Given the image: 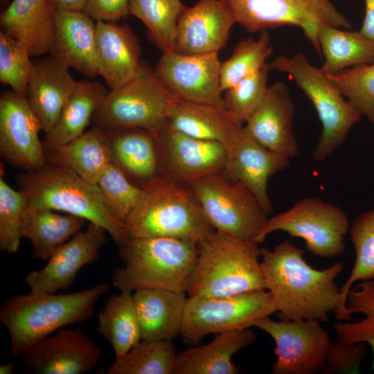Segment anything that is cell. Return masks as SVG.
Instances as JSON below:
<instances>
[{
  "label": "cell",
  "instance_id": "cell-21",
  "mask_svg": "<svg viewBox=\"0 0 374 374\" xmlns=\"http://www.w3.org/2000/svg\"><path fill=\"white\" fill-rule=\"evenodd\" d=\"M294 113L287 86L276 82L268 87L244 127L263 147L290 159L299 152L292 129Z\"/></svg>",
  "mask_w": 374,
  "mask_h": 374
},
{
  "label": "cell",
  "instance_id": "cell-23",
  "mask_svg": "<svg viewBox=\"0 0 374 374\" xmlns=\"http://www.w3.org/2000/svg\"><path fill=\"white\" fill-rule=\"evenodd\" d=\"M96 48L98 75L110 90L125 84L139 71L141 46L128 26L96 21Z\"/></svg>",
  "mask_w": 374,
  "mask_h": 374
},
{
  "label": "cell",
  "instance_id": "cell-24",
  "mask_svg": "<svg viewBox=\"0 0 374 374\" xmlns=\"http://www.w3.org/2000/svg\"><path fill=\"white\" fill-rule=\"evenodd\" d=\"M32 62L27 99L46 134L55 124L77 81L69 68L50 54Z\"/></svg>",
  "mask_w": 374,
  "mask_h": 374
},
{
  "label": "cell",
  "instance_id": "cell-22",
  "mask_svg": "<svg viewBox=\"0 0 374 374\" xmlns=\"http://www.w3.org/2000/svg\"><path fill=\"white\" fill-rule=\"evenodd\" d=\"M49 54L88 78L98 75L93 19L84 11L57 10Z\"/></svg>",
  "mask_w": 374,
  "mask_h": 374
},
{
  "label": "cell",
  "instance_id": "cell-15",
  "mask_svg": "<svg viewBox=\"0 0 374 374\" xmlns=\"http://www.w3.org/2000/svg\"><path fill=\"white\" fill-rule=\"evenodd\" d=\"M222 62L218 53L163 52L154 71L172 93L184 101L224 107Z\"/></svg>",
  "mask_w": 374,
  "mask_h": 374
},
{
  "label": "cell",
  "instance_id": "cell-50",
  "mask_svg": "<svg viewBox=\"0 0 374 374\" xmlns=\"http://www.w3.org/2000/svg\"><path fill=\"white\" fill-rule=\"evenodd\" d=\"M12 1V0H0L1 8L5 9Z\"/></svg>",
  "mask_w": 374,
  "mask_h": 374
},
{
  "label": "cell",
  "instance_id": "cell-33",
  "mask_svg": "<svg viewBox=\"0 0 374 374\" xmlns=\"http://www.w3.org/2000/svg\"><path fill=\"white\" fill-rule=\"evenodd\" d=\"M320 53L324 61L321 69L336 73L346 69L374 62V44L359 30H342L322 24L318 33Z\"/></svg>",
  "mask_w": 374,
  "mask_h": 374
},
{
  "label": "cell",
  "instance_id": "cell-4",
  "mask_svg": "<svg viewBox=\"0 0 374 374\" xmlns=\"http://www.w3.org/2000/svg\"><path fill=\"white\" fill-rule=\"evenodd\" d=\"M197 244L169 237L129 238L118 245L123 265L114 271L113 285L119 291L163 289L186 293Z\"/></svg>",
  "mask_w": 374,
  "mask_h": 374
},
{
  "label": "cell",
  "instance_id": "cell-36",
  "mask_svg": "<svg viewBox=\"0 0 374 374\" xmlns=\"http://www.w3.org/2000/svg\"><path fill=\"white\" fill-rule=\"evenodd\" d=\"M177 353L172 340L143 341L115 358L107 374H173Z\"/></svg>",
  "mask_w": 374,
  "mask_h": 374
},
{
  "label": "cell",
  "instance_id": "cell-38",
  "mask_svg": "<svg viewBox=\"0 0 374 374\" xmlns=\"http://www.w3.org/2000/svg\"><path fill=\"white\" fill-rule=\"evenodd\" d=\"M273 46L267 30L260 31L258 38L241 40L231 57L222 62L220 70L222 92L242 79L258 71L272 53Z\"/></svg>",
  "mask_w": 374,
  "mask_h": 374
},
{
  "label": "cell",
  "instance_id": "cell-30",
  "mask_svg": "<svg viewBox=\"0 0 374 374\" xmlns=\"http://www.w3.org/2000/svg\"><path fill=\"white\" fill-rule=\"evenodd\" d=\"M44 150L46 163L70 169L96 185L112 163L106 132L96 126L69 142Z\"/></svg>",
  "mask_w": 374,
  "mask_h": 374
},
{
  "label": "cell",
  "instance_id": "cell-45",
  "mask_svg": "<svg viewBox=\"0 0 374 374\" xmlns=\"http://www.w3.org/2000/svg\"><path fill=\"white\" fill-rule=\"evenodd\" d=\"M365 343H345L337 340L332 341L328 348L323 373H359L361 364L367 353Z\"/></svg>",
  "mask_w": 374,
  "mask_h": 374
},
{
  "label": "cell",
  "instance_id": "cell-3",
  "mask_svg": "<svg viewBox=\"0 0 374 374\" xmlns=\"http://www.w3.org/2000/svg\"><path fill=\"white\" fill-rule=\"evenodd\" d=\"M260 254L259 244L253 240L213 231L197 244L186 294L220 298L265 289Z\"/></svg>",
  "mask_w": 374,
  "mask_h": 374
},
{
  "label": "cell",
  "instance_id": "cell-8",
  "mask_svg": "<svg viewBox=\"0 0 374 374\" xmlns=\"http://www.w3.org/2000/svg\"><path fill=\"white\" fill-rule=\"evenodd\" d=\"M177 99L142 61L131 80L109 91L91 121L104 130L141 127L154 134L167 122Z\"/></svg>",
  "mask_w": 374,
  "mask_h": 374
},
{
  "label": "cell",
  "instance_id": "cell-9",
  "mask_svg": "<svg viewBox=\"0 0 374 374\" xmlns=\"http://www.w3.org/2000/svg\"><path fill=\"white\" fill-rule=\"evenodd\" d=\"M203 213L215 231L253 240L269 215L242 183L227 179L222 172L208 175L190 186Z\"/></svg>",
  "mask_w": 374,
  "mask_h": 374
},
{
  "label": "cell",
  "instance_id": "cell-12",
  "mask_svg": "<svg viewBox=\"0 0 374 374\" xmlns=\"http://www.w3.org/2000/svg\"><path fill=\"white\" fill-rule=\"evenodd\" d=\"M274 312V300L265 289L220 298L188 297L181 336L196 345L208 335L253 327Z\"/></svg>",
  "mask_w": 374,
  "mask_h": 374
},
{
  "label": "cell",
  "instance_id": "cell-32",
  "mask_svg": "<svg viewBox=\"0 0 374 374\" xmlns=\"http://www.w3.org/2000/svg\"><path fill=\"white\" fill-rule=\"evenodd\" d=\"M85 221L73 215H60L51 209L28 204L22 217L21 234L30 240L33 258L45 260L58 247L82 231Z\"/></svg>",
  "mask_w": 374,
  "mask_h": 374
},
{
  "label": "cell",
  "instance_id": "cell-14",
  "mask_svg": "<svg viewBox=\"0 0 374 374\" xmlns=\"http://www.w3.org/2000/svg\"><path fill=\"white\" fill-rule=\"evenodd\" d=\"M161 175L190 186L198 179L222 172L228 151L222 143L197 139L170 128L167 122L155 133Z\"/></svg>",
  "mask_w": 374,
  "mask_h": 374
},
{
  "label": "cell",
  "instance_id": "cell-46",
  "mask_svg": "<svg viewBox=\"0 0 374 374\" xmlns=\"http://www.w3.org/2000/svg\"><path fill=\"white\" fill-rule=\"evenodd\" d=\"M130 0H87L84 12L96 21L116 22L129 12Z\"/></svg>",
  "mask_w": 374,
  "mask_h": 374
},
{
  "label": "cell",
  "instance_id": "cell-31",
  "mask_svg": "<svg viewBox=\"0 0 374 374\" xmlns=\"http://www.w3.org/2000/svg\"><path fill=\"white\" fill-rule=\"evenodd\" d=\"M108 92L97 81H77L55 124L44 135V149L66 143L82 134Z\"/></svg>",
  "mask_w": 374,
  "mask_h": 374
},
{
  "label": "cell",
  "instance_id": "cell-43",
  "mask_svg": "<svg viewBox=\"0 0 374 374\" xmlns=\"http://www.w3.org/2000/svg\"><path fill=\"white\" fill-rule=\"evenodd\" d=\"M28 49L9 34L0 32V82L27 97L33 62Z\"/></svg>",
  "mask_w": 374,
  "mask_h": 374
},
{
  "label": "cell",
  "instance_id": "cell-26",
  "mask_svg": "<svg viewBox=\"0 0 374 374\" xmlns=\"http://www.w3.org/2000/svg\"><path fill=\"white\" fill-rule=\"evenodd\" d=\"M188 296L163 289H141L133 292L141 340H173L181 335Z\"/></svg>",
  "mask_w": 374,
  "mask_h": 374
},
{
  "label": "cell",
  "instance_id": "cell-25",
  "mask_svg": "<svg viewBox=\"0 0 374 374\" xmlns=\"http://www.w3.org/2000/svg\"><path fill=\"white\" fill-rule=\"evenodd\" d=\"M57 9L51 0H12L0 15L3 31L21 43L31 57L49 53Z\"/></svg>",
  "mask_w": 374,
  "mask_h": 374
},
{
  "label": "cell",
  "instance_id": "cell-47",
  "mask_svg": "<svg viewBox=\"0 0 374 374\" xmlns=\"http://www.w3.org/2000/svg\"><path fill=\"white\" fill-rule=\"evenodd\" d=\"M365 14L361 34L374 44V0H364Z\"/></svg>",
  "mask_w": 374,
  "mask_h": 374
},
{
  "label": "cell",
  "instance_id": "cell-2",
  "mask_svg": "<svg viewBox=\"0 0 374 374\" xmlns=\"http://www.w3.org/2000/svg\"><path fill=\"white\" fill-rule=\"evenodd\" d=\"M109 289V285L102 283L72 293L29 292L6 299L0 308V322L9 333L12 356L22 355L63 327L87 321L99 298Z\"/></svg>",
  "mask_w": 374,
  "mask_h": 374
},
{
  "label": "cell",
  "instance_id": "cell-6",
  "mask_svg": "<svg viewBox=\"0 0 374 374\" xmlns=\"http://www.w3.org/2000/svg\"><path fill=\"white\" fill-rule=\"evenodd\" d=\"M143 188L142 202L125 223L128 238L169 237L198 243L215 230L190 186L160 175Z\"/></svg>",
  "mask_w": 374,
  "mask_h": 374
},
{
  "label": "cell",
  "instance_id": "cell-1",
  "mask_svg": "<svg viewBox=\"0 0 374 374\" xmlns=\"http://www.w3.org/2000/svg\"><path fill=\"white\" fill-rule=\"evenodd\" d=\"M260 251L265 289L272 296L280 320L326 322L332 312L338 321H351L335 283L344 269L342 262L314 269L303 258L304 251L288 240L272 250L260 247Z\"/></svg>",
  "mask_w": 374,
  "mask_h": 374
},
{
  "label": "cell",
  "instance_id": "cell-35",
  "mask_svg": "<svg viewBox=\"0 0 374 374\" xmlns=\"http://www.w3.org/2000/svg\"><path fill=\"white\" fill-rule=\"evenodd\" d=\"M185 6L180 0H130L129 12L147 28L151 42L161 51H174L178 19Z\"/></svg>",
  "mask_w": 374,
  "mask_h": 374
},
{
  "label": "cell",
  "instance_id": "cell-17",
  "mask_svg": "<svg viewBox=\"0 0 374 374\" xmlns=\"http://www.w3.org/2000/svg\"><path fill=\"white\" fill-rule=\"evenodd\" d=\"M101 354V348L80 327L62 328L28 348L21 364L29 373L84 374Z\"/></svg>",
  "mask_w": 374,
  "mask_h": 374
},
{
  "label": "cell",
  "instance_id": "cell-28",
  "mask_svg": "<svg viewBox=\"0 0 374 374\" xmlns=\"http://www.w3.org/2000/svg\"><path fill=\"white\" fill-rule=\"evenodd\" d=\"M256 339L249 328L215 334L209 343L196 344L178 353L173 374L238 373L233 356Z\"/></svg>",
  "mask_w": 374,
  "mask_h": 374
},
{
  "label": "cell",
  "instance_id": "cell-13",
  "mask_svg": "<svg viewBox=\"0 0 374 374\" xmlns=\"http://www.w3.org/2000/svg\"><path fill=\"white\" fill-rule=\"evenodd\" d=\"M317 319L280 320L266 317L253 327L267 332L274 340L276 361L272 374H314L322 373L331 342Z\"/></svg>",
  "mask_w": 374,
  "mask_h": 374
},
{
  "label": "cell",
  "instance_id": "cell-20",
  "mask_svg": "<svg viewBox=\"0 0 374 374\" xmlns=\"http://www.w3.org/2000/svg\"><path fill=\"white\" fill-rule=\"evenodd\" d=\"M227 151L222 174L231 181L242 183L269 215L272 206L267 194L268 179L289 166L290 159L263 147L244 126Z\"/></svg>",
  "mask_w": 374,
  "mask_h": 374
},
{
  "label": "cell",
  "instance_id": "cell-16",
  "mask_svg": "<svg viewBox=\"0 0 374 374\" xmlns=\"http://www.w3.org/2000/svg\"><path fill=\"white\" fill-rule=\"evenodd\" d=\"M42 123L27 97L12 90L0 97V153L10 165L24 172L35 170L46 163L39 133Z\"/></svg>",
  "mask_w": 374,
  "mask_h": 374
},
{
  "label": "cell",
  "instance_id": "cell-34",
  "mask_svg": "<svg viewBox=\"0 0 374 374\" xmlns=\"http://www.w3.org/2000/svg\"><path fill=\"white\" fill-rule=\"evenodd\" d=\"M97 331L120 358L141 341L139 320L133 292L119 291L106 301L98 316Z\"/></svg>",
  "mask_w": 374,
  "mask_h": 374
},
{
  "label": "cell",
  "instance_id": "cell-27",
  "mask_svg": "<svg viewBox=\"0 0 374 374\" xmlns=\"http://www.w3.org/2000/svg\"><path fill=\"white\" fill-rule=\"evenodd\" d=\"M112 162L136 185L144 187L161 175L154 135L141 127L105 130Z\"/></svg>",
  "mask_w": 374,
  "mask_h": 374
},
{
  "label": "cell",
  "instance_id": "cell-29",
  "mask_svg": "<svg viewBox=\"0 0 374 374\" xmlns=\"http://www.w3.org/2000/svg\"><path fill=\"white\" fill-rule=\"evenodd\" d=\"M168 125L188 136L220 143L228 150L240 135L242 125L225 108L177 99Z\"/></svg>",
  "mask_w": 374,
  "mask_h": 374
},
{
  "label": "cell",
  "instance_id": "cell-11",
  "mask_svg": "<svg viewBox=\"0 0 374 374\" xmlns=\"http://www.w3.org/2000/svg\"><path fill=\"white\" fill-rule=\"evenodd\" d=\"M236 22L254 33L283 26H297L320 53L318 33L322 24L350 29L352 26L331 0H224Z\"/></svg>",
  "mask_w": 374,
  "mask_h": 374
},
{
  "label": "cell",
  "instance_id": "cell-19",
  "mask_svg": "<svg viewBox=\"0 0 374 374\" xmlns=\"http://www.w3.org/2000/svg\"><path fill=\"white\" fill-rule=\"evenodd\" d=\"M237 23L224 0H198L178 19L174 51L181 54L218 53Z\"/></svg>",
  "mask_w": 374,
  "mask_h": 374
},
{
  "label": "cell",
  "instance_id": "cell-44",
  "mask_svg": "<svg viewBox=\"0 0 374 374\" xmlns=\"http://www.w3.org/2000/svg\"><path fill=\"white\" fill-rule=\"evenodd\" d=\"M28 204L26 195L16 190L0 178V249L10 254L19 250L21 224L24 212Z\"/></svg>",
  "mask_w": 374,
  "mask_h": 374
},
{
  "label": "cell",
  "instance_id": "cell-37",
  "mask_svg": "<svg viewBox=\"0 0 374 374\" xmlns=\"http://www.w3.org/2000/svg\"><path fill=\"white\" fill-rule=\"evenodd\" d=\"M348 314L361 313L364 318L359 321H337L333 329L337 340L345 343H365L373 351L372 369L374 370V280L359 281L347 295Z\"/></svg>",
  "mask_w": 374,
  "mask_h": 374
},
{
  "label": "cell",
  "instance_id": "cell-40",
  "mask_svg": "<svg viewBox=\"0 0 374 374\" xmlns=\"http://www.w3.org/2000/svg\"><path fill=\"white\" fill-rule=\"evenodd\" d=\"M112 213L125 224L145 195V189L134 184L112 162L97 183Z\"/></svg>",
  "mask_w": 374,
  "mask_h": 374
},
{
  "label": "cell",
  "instance_id": "cell-49",
  "mask_svg": "<svg viewBox=\"0 0 374 374\" xmlns=\"http://www.w3.org/2000/svg\"><path fill=\"white\" fill-rule=\"evenodd\" d=\"M15 365L8 363L0 366V374H12L14 373Z\"/></svg>",
  "mask_w": 374,
  "mask_h": 374
},
{
  "label": "cell",
  "instance_id": "cell-41",
  "mask_svg": "<svg viewBox=\"0 0 374 374\" xmlns=\"http://www.w3.org/2000/svg\"><path fill=\"white\" fill-rule=\"evenodd\" d=\"M326 74L359 114L374 126V62Z\"/></svg>",
  "mask_w": 374,
  "mask_h": 374
},
{
  "label": "cell",
  "instance_id": "cell-42",
  "mask_svg": "<svg viewBox=\"0 0 374 374\" xmlns=\"http://www.w3.org/2000/svg\"><path fill=\"white\" fill-rule=\"evenodd\" d=\"M270 71L269 64L265 63L258 71L223 92L224 108L242 125L263 98L269 87Z\"/></svg>",
  "mask_w": 374,
  "mask_h": 374
},
{
  "label": "cell",
  "instance_id": "cell-39",
  "mask_svg": "<svg viewBox=\"0 0 374 374\" xmlns=\"http://www.w3.org/2000/svg\"><path fill=\"white\" fill-rule=\"evenodd\" d=\"M349 233L355 260L350 275L340 288L345 307L347 295L355 283L374 280V209L359 215L350 226Z\"/></svg>",
  "mask_w": 374,
  "mask_h": 374
},
{
  "label": "cell",
  "instance_id": "cell-7",
  "mask_svg": "<svg viewBox=\"0 0 374 374\" xmlns=\"http://www.w3.org/2000/svg\"><path fill=\"white\" fill-rule=\"evenodd\" d=\"M268 64L271 70L287 74L314 105L322 132L312 155L317 161L324 160L344 142L361 115L326 73L313 66L304 53L280 55Z\"/></svg>",
  "mask_w": 374,
  "mask_h": 374
},
{
  "label": "cell",
  "instance_id": "cell-5",
  "mask_svg": "<svg viewBox=\"0 0 374 374\" xmlns=\"http://www.w3.org/2000/svg\"><path fill=\"white\" fill-rule=\"evenodd\" d=\"M17 181L29 205L64 211L98 224L118 245L128 239L125 224L112 213L98 186L71 170L46 163L18 174Z\"/></svg>",
  "mask_w": 374,
  "mask_h": 374
},
{
  "label": "cell",
  "instance_id": "cell-10",
  "mask_svg": "<svg viewBox=\"0 0 374 374\" xmlns=\"http://www.w3.org/2000/svg\"><path fill=\"white\" fill-rule=\"evenodd\" d=\"M350 226L346 214L339 207L318 197H307L268 218L254 242L262 243L270 233L282 231L304 240L307 249L314 256L333 258L344 251V237Z\"/></svg>",
  "mask_w": 374,
  "mask_h": 374
},
{
  "label": "cell",
  "instance_id": "cell-18",
  "mask_svg": "<svg viewBox=\"0 0 374 374\" xmlns=\"http://www.w3.org/2000/svg\"><path fill=\"white\" fill-rule=\"evenodd\" d=\"M107 233L101 226L89 222L84 231L58 247L44 267L26 275L24 283L29 287V292L53 294L67 289L83 267L98 259Z\"/></svg>",
  "mask_w": 374,
  "mask_h": 374
},
{
  "label": "cell",
  "instance_id": "cell-48",
  "mask_svg": "<svg viewBox=\"0 0 374 374\" xmlns=\"http://www.w3.org/2000/svg\"><path fill=\"white\" fill-rule=\"evenodd\" d=\"M57 10L83 11L87 0H51Z\"/></svg>",
  "mask_w": 374,
  "mask_h": 374
}]
</instances>
